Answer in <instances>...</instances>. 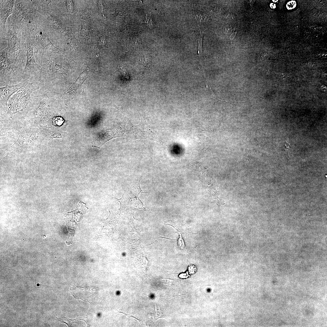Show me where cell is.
<instances>
[{"instance_id":"cell-1","label":"cell","mask_w":327,"mask_h":327,"mask_svg":"<svg viewBox=\"0 0 327 327\" xmlns=\"http://www.w3.org/2000/svg\"><path fill=\"white\" fill-rule=\"evenodd\" d=\"M7 24L8 46L6 48L11 57L19 66L24 69L26 54L23 48L25 47L24 42L21 41L23 29L12 16L8 19Z\"/></svg>"},{"instance_id":"cell-2","label":"cell","mask_w":327,"mask_h":327,"mask_svg":"<svg viewBox=\"0 0 327 327\" xmlns=\"http://www.w3.org/2000/svg\"><path fill=\"white\" fill-rule=\"evenodd\" d=\"M0 83L2 82L8 85L23 80L24 69L11 57L5 48L0 50Z\"/></svg>"},{"instance_id":"cell-3","label":"cell","mask_w":327,"mask_h":327,"mask_svg":"<svg viewBox=\"0 0 327 327\" xmlns=\"http://www.w3.org/2000/svg\"><path fill=\"white\" fill-rule=\"evenodd\" d=\"M34 10L31 0H15L12 16L22 29L32 31L36 27L33 18Z\"/></svg>"},{"instance_id":"cell-4","label":"cell","mask_w":327,"mask_h":327,"mask_svg":"<svg viewBox=\"0 0 327 327\" xmlns=\"http://www.w3.org/2000/svg\"><path fill=\"white\" fill-rule=\"evenodd\" d=\"M39 87L34 84L29 83L15 93L8 101L6 111L10 114H13L22 111L30 101L31 94Z\"/></svg>"},{"instance_id":"cell-5","label":"cell","mask_w":327,"mask_h":327,"mask_svg":"<svg viewBox=\"0 0 327 327\" xmlns=\"http://www.w3.org/2000/svg\"><path fill=\"white\" fill-rule=\"evenodd\" d=\"M48 56L40 54L39 58L41 68L39 71L40 78L48 81L56 78L65 80L68 72L61 64H58L51 61Z\"/></svg>"},{"instance_id":"cell-6","label":"cell","mask_w":327,"mask_h":327,"mask_svg":"<svg viewBox=\"0 0 327 327\" xmlns=\"http://www.w3.org/2000/svg\"><path fill=\"white\" fill-rule=\"evenodd\" d=\"M33 32V36L35 44L37 45L35 48L36 53L39 52L43 55L48 56L50 53H57L61 55L66 59L68 56L67 53L57 48L53 45L50 40L48 36L45 33L36 27L32 31Z\"/></svg>"},{"instance_id":"cell-7","label":"cell","mask_w":327,"mask_h":327,"mask_svg":"<svg viewBox=\"0 0 327 327\" xmlns=\"http://www.w3.org/2000/svg\"><path fill=\"white\" fill-rule=\"evenodd\" d=\"M29 35L24 42L26 52V63L23 73V80H29L31 76L39 72L40 68L35 61L33 54V49L35 48L34 40Z\"/></svg>"},{"instance_id":"cell-8","label":"cell","mask_w":327,"mask_h":327,"mask_svg":"<svg viewBox=\"0 0 327 327\" xmlns=\"http://www.w3.org/2000/svg\"><path fill=\"white\" fill-rule=\"evenodd\" d=\"M29 83V80H23L18 84L12 85H7L5 86L0 88V102L3 106L4 109L6 111L8 101L11 96L21 88L27 85Z\"/></svg>"},{"instance_id":"cell-9","label":"cell","mask_w":327,"mask_h":327,"mask_svg":"<svg viewBox=\"0 0 327 327\" xmlns=\"http://www.w3.org/2000/svg\"><path fill=\"white\" fill-rule=\"evenodd\" d=\"M15 1L13 0H0V20L3 26L4 34L7 37L5 24L8 16L13 13Z\"/></svg>"},{"instance_id":"cell-10","label":"cell","mask_w":327,"mask_h":327,"mask_svg":"<svg viewBox=\"0 0 327 327\" xmlns=\"http://www.w3.org/2000/svg\"><path fill=\"white\" fill-rule=\"evenodd\" d=\"M35 10L45 17L51 23L52 26L55 28L60 30H64L63 26L61 21L52 14L49 10L44 9L40 8H35Z\"/></svg>"},{"instance_id":"cell-11","label":"cell","mask_w":327,"mask_h":327,"mask_svg":"<svg viewBox=\"0 0 327 327\" xmlns=\"http://www.w3.org/2000/svg\"><path fill=\"white\" fill-rule=\"evenodd\" d=\"M88 75V72L86 70L81 73L75 82L68 90L66 93V95L70 96L74 94V93L81 87L83 83L87 78Z\"/></svg>"},{"instance_id":"cell-12","label":"cell","mask_w":327,"mask_h":327,"mask_svg":"<svg viewBox=\"0 0 327 327\" xmlns=\"http://www.w3.org/2000/svg\"><path fill=\"white\" fill-rule=\"evenodd\" d=\"M47 98H43L40 101L34 114V116L37 120L48 116L47 111L48 106Z\"/></svg>"},{"instance_id":"cell-13","label":"cell","mask_w":327,"mask_h":327,"mask_svg":"<svg viewBox=\"0 0 327 327\" xmlns=\"http://www.w3.org/2000/svg\"><path fill=\"white\" fill-rule=\"evenodd\" d=\"M113 133L111 131L106 132L102 135L100 136L95 141L93 142L92 145L97 147H100L104 143L111 139V137H114L113 135Z\"/></svg>"},{"instance_id":"cell-14","label":"cell","mask_w":327,"mask_h":327,"mask_svg":"<svg viewBox=\"0 0 327 327\" xmlns=\"http://www.w3.org/2000/svg\"><path fill=\"white\" fill-rule=\"evenodd\" d=\"M204 31H201L198 36V53L199 55L201 54L202 51V41Z\"/></svg>"},{"instance_id":"cell-15","label":"cell","mask_w":327,"mask_h":327,"mask_svg":"<svg viewBox=\"0 0 327 327\" xmlns=\"http://www.w3.org/2000/svg\"><path fill=\"white\" fill-rule=\"evenodd\" d=\"M61 322H64L67 324L68 327H71V325H72L73 323H77L75 322V320H76L77 318H76L75 319L73 320H71L67 317H64L62 318H57Z\"/></svg>"},{"instance_id":"cell-16","label":"cell","mask_w":327,"mask_h":327,"mask_svg":"<svg viewBox=\"0 0 327 327\" xmlns=\"http://www.w3.org/2000/svg\"><path fill=\"white\" fill-rule=\"evenodd\" d=\"M179 233V238L177 240L178 244L179 247L181 249H184L185 247V245L183 239H182L181 233Z\"/></svg>"},{"instance_id":"cell-17","label":"cell","mask_w":327,"mask_h":327,"mask_svg":"<svg viewBox=\"0 0 327 327\" xmlns=\"http://www.w3.org/2000/svg\"><path fill=\"white\" fill-rule=\"evenodd\" d=\"M118 68V70L121 74L123 76H124L125 78H127L128 74L126 68L124 67L121 65L119 66Z\"/></svg>"},{"instance_id":"cell-18","label":"cell","mask_w":327,"mask_h":327,"mask_svg":"<svg viewBox=\"0 0 327 327\" xmlns=\"http://www.w3.org/2000/svg\"><path fill=\"white\" fill-rule=\"evenodd\" d=\"M67 9L68 12H72L73 10V6L72 2L70 1H67L66 2Z\"/></svg>"},{"instance_id":"cell-19","label":"cell","mask_w":327,"mask_h":327,"mask_svg":"<svg viewBox=\"0 0 327 327\" xmlns=\"http://www.w3.org/2000/svg\"><path fill=\"white\" fill-rule=\"evenodd\" d=\"M296 2L295 1H291L289 2L286 5V7L289 9H291L294 8L296 6Z\"/></svg>"},{"instance_id":"cell-20","label":"cell","mask_w":327,"mask_h":327,"mask_svg":"<svg viewBox=\"0 0 327 327\" xmlns=\"http://www.w3.org/2000/svg\"><path fill=\"white\" fill-rule=\"evenodd\" d=\"M270 7L272 8H276V5L273 3H271L270 5Z\"/></svg>"},{"instance_id":"cell-21","label":"cell","mask_w":327,"mask_h":327,"mask_svg":"<svg viewBox=\"0 0 327 327\" xmlns=\"http://www.w3.org/2000/svg\"><path fill=\"white\" fill-rule=\"evenodd\" d=\"M236 34V32H234V33H233V34H232V35H231V36H230V38H231V39H232V37L233 36V37H235V36Z\"/></svg>"},{"instance_id":"cell-22","label":"cell","mask_w":327,"mask_h":327,"mask_svg":"<svg viewBox=\"0 0 327 327\" xmlns=\"http://www.w3.org/2000/svg\"><path fill=\"white\" fill-rule=\"evenodd\" d=\"M274 2H276L278 0H272Z\"/></svg>"}]
</instances>
